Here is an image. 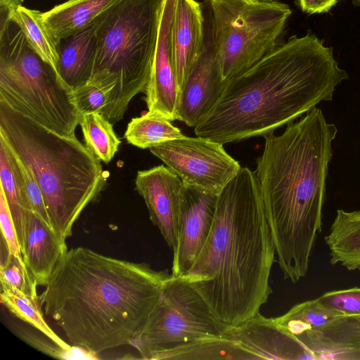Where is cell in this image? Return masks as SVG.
Here are the masks:
<instances>
[{"instance_id":"6da1fadb","label":"cell","mask_w":360,"mask_h":360,"mask_svg":"<svg viewBox=\"0 0 360 360\" xmlns=\"http://www.w3.org/2000/svg\"><path fill=\"white\" fill-rule=\"evenodd\" d=\"M170 276L79 247L59 259L39 301L70 345L98 354L140 335Z\"/></svg>"},{"instance_id":"7a4b0ae2","label":"cell","mask_w":360,"mask_h":360,"mask_svg":"<svg viewBox=\"0 0 360 360\" xmlns=\"http://www.w3.org/2000/svg\"><path fill=\"white\" fill-rule=\"evenodd\" d=\"M348 78L333 49L313 34L291 37L228 80L219 100L194 128L197 136L221 144L264 136L331 101Z\"/></svg>"},{"instance_id":"3957f363","label":"cell","mask_w":360,"mask_h":360,"mask_svg":"<svg viewBox=\"0 0 360 360\" xmlns=\"http://www.w3.org/2000/svg\"><path fill=\"white\" fill-rule=\"evenodd\" d=\"M276 250L255 172L241 167L218 195L212 226L191 268L179 276L229 326L259 314L272 293Z\"/></svg>"},{"instance_id":"277c9868","label":"cell","mask_w":360,"mask_h":360,"mask_svg":"<svg viewBox=\"0 0 360 360\" xmlns=\"http://www.w3.org/2000/svg\"><path fill=\"white\" fill-rule=\"evenodd\" d=\"M338 133L316 107L285 131L264 136L255 171L285 279L304 277L322 230L328 163Z\"/></svg>"},{"instance_id":"5b68a950","label":"cell","mask_w":360,"mask_h":360,"mask_svg":"<svg viewBox=\"0 0 360 360\" xmlns=\"http://www.w3.org/2000/svg\"><path fill=\"white\" fill-rule=\"evenodd\" d=\"M0 136L35 177L52 226L63 240L106 179L101 160L76 136L60 135L0 101Z\"/></svg>"},{"instance_id":"8992f818","label":"cell","mask_w":360,"mask_h":360,"mask_svg":"<svg viewBox=\"0 0 360 360\" xmlns=\"http://www.w3.org/2000/svg\"><path fill=\"white\" fill-rule=\"evenodd\" d=\"M165 0H117L96 20V53L90 79L113 82L103 115L120 121L131 99L145 93L158 46Z\"/></svg>"},{"instance_id":"52a82bcc","label":"cell","mask_w":360,"mask_h":360,"mask_svg":"<svg viewBox=\"0 0 360 360\" xmlns=\"http://www.w3.org/2000/svg\"><path fill=\"white\" fill-rule=\"evenodd\" d=\"M0 101L60 135L82 118L73 90L33 50L9 15H0Z\"/></svg>"},{"instance_id":"ba28073f","label":"cell","mask_w":360,"mask_h":360,"mask_svg":"<svg viewBox=\"0 0 360 360\" xmlns=\"http://www.w3.org/2000/svg\"><path fill=\"white\" fill-rule=\"evenodd\" d=\"M207 1L213 44L226 80L245 71L277 46L292 13L288 5L276 1Z\"/></svg>"},{"instance_id":"9c48e42d","label":"cell","mask_w":360,"mask_h":360,"mask_svg":"<svg viewBox=\"0 0 360 360\" xmlns=\"http://www.w3.org/2000/svg\"><path fill=\"white\" fill-rule=\"evenodd\" d=\"M230 326L210 311L200 295L186 281L172 275L140 335L129 345L143 359L198 339L221 336Z\"/></svg>"},{"instance_id":"30bf717a","label":"cell","mask_w":360,"mask_h":360,"mask_svg":"<svg viewBox=\"0 0 360 360\" xmlns=\"http://www.w3.org/2000/svg\"><path fill=\"white\" fill-rule=\"evenodd\" d=\"M149 150L180 178L184 186L217 195L241 169L223 144L199 136H184Z\"/></svg>"},{"instance_id":"8fae6325","label":"cell","mask_w":360,"mask_h":360,"mask_svg":"<svg viewBox=\"0 0 360 360\" xmlns=\"http://www.w3.org/2000/svg\"><path fill=\"white\" fill-rule=\"evenodd\" d=\"M136 189L143 198L151 221L172 250L177 243L184 185L180 178L163 165L139 171Z\"/></svg>"},{"instance_id":"7c38bea8","label":"cell","mask_w":360,"mask_h":360,"mask_svg":"<svg viewBox=\"0 0 360 360\" xmlns=\"http://www.w3.org/2000/svg\"><path fill=\"white\" fill-rule=\"evenodd\" d=\"M218 195L184 186L172 275L181 276L193 266L210 234Z\"/></svg>"},{"instance_id":"4fadbf2b","label":"cell","mask_w":360,"mask_h":360,"mask_svg":"<svg viewBox=\"0 0 360 360\" xmlns=\"http://www.w3.org/2000/svg\"><path fill=\"white\" fill-rule=\"evenodd\" d=\"M207 28L203 52L181 95L178 120L194 128L214 108L228 82L217 58L210 26Z\"/></svg>"},{"instance_id":"5bb4252c","label":"cell","mask_w":360,"mask_h":360,"mask_svg":"<svg viewBox=\"0 0 360 360\" xmlns=\"http://www.w3.org/2000/svg\"><path fill=\"white\" fill-rule=\"evenodd\" d=\"M176 0H165L155 60L145 94L148 111L170 121L179 118L181 91L176 77L172 49V30Z\"/></svg>"},{"instance_id":"9a60e30c","label":"cell","mask_w":360,"mask_h":360,"mask_svg":"<svg viewBox=\"0 0 360 360\" xmlns=\"http://www.w3.org/2000/svg\"><path fill=\"white\" fill-rule=\"evenodd\" d=\"M226 333L251 359H316L300 341L281 330L274 318L260 313L238 326H231Z\"/></svg>"},{"instance_id":"2e32d148","label":"cell","mask_w":360,"mask_h":360,"mask_svg":"<svg viewBox=\"0 0 360 360\" xmlns=\"http://www.w3.org/2000/svg\"><path fill=\"white\" fill-rule=\"evenodd\" d=\"M205 44L200 4L195 0H176L172 30L174 72L181 92Z\"/></svg>"},{"instance_id":"e0dca14e","label":"cell","mask_w":360,"mask_h":360,"mask_svg":"<svg viewBox=\"0 0 360 360\" xmlns=\"http://www.w3.org/2000/svg\"><path fill=\"white\" fill-rule=\"evenodd\" d=\"M65 240L33 212L27 210L21 252L23 261L39 285H45L61 257Z\"/></svg>"},{"instance_id":"ac0fdd59","label":"cell","mask_w":360,"mask_h":360,"mask_svg":"<svg viewBox=\"0 0 360 360\" xmlns=\"http://www.w3.org/2000/svg\"><path fill=\"white\" fill-rule=\"evenodd\" d=\"M297 340L316 359L360 360V315L338 316Z\"/></svg>"},{"instance_id":"d6986e66","label":"cell","mask_w":360,"mask_h":360,"mask_svg":"<svg viewBox=\"0 0 360 360\" xmlns=\"http://www.w3.org/2000/svg\"><path fill=\"white\" fill-rule=\"evenodd\" d=\"M58 73L72 90L91 77L96 53V20L84 31L62 40L58 44Z\"/></svg>"},{"instance_id":"ffe728a7","label":"cell","mask_w":360,"mask_h":360,"mask_svg":"<svg viewBox=\"0 0 360 360\" xmlns=\"http://www.w3.org/2000/svg\"><path fill=\"white\" fill-rule=\"evenodd\" d=\"M117 0H68L42 13L44 23L58 45L89 27Z\"/></svg>"},{"instance_id":"44dd1931","label":"cell","mask_w":360,"mask_h":360,"mask_svg":"<svg viewBox=\"0 0 360 360\" xmlns=\"http://www.w3.org/2000/svg\"><path fill=\"white\" fill-rule=\"evenodd\" d=\"M324 240L332 265L360 271V210H338Z\"/></svg>"},{"instance_id":"7402d4cb","label":"cell","mask_w":360,"mask_h":360,"mask_svg":"<svg viewBox=\"0 0 360 360\" xmlns=\"http://www.w3.org/2000/svg\"><path fill=\"white\" fill-rule=\"evenodd\" d=\"M0 188L6 197L20 245L23 240L24 220L30 211L25 181L18 160L5 140L0 136Z\"/></svg>"},{"instance_id":"603a6c76","label":"cell","mask_w":360,"mask_h":360,"mask_svg":"<svg viewBox=\"0 0 360 360\" xmlns=\"http://www.w3.org/2000/svg\"><path fill=\"white\" fill-rule=\"evenodd\" d=\"M160 359L245 360L251 359V357L226 332L221 336L198 339L175 347L158 354L154 358V360Z\"/></svg>"},{"instance_id":"cb8c5ba5","label":"cell","mask_w":360,"mask_h":360,"mask_svg":"<svg viewBox=\"0 0 360 360\" xmlns=\"http://www.w3.org/2000/svg\"><path fill=\"white\" fill-rule=\"evenodd\" d=\"M42 13L20 5L12 10L10 18L22 31L33 50L59 75L58 45L46 29Z\"/></svg>"},{"instance_id":"d4e9b609","label":"cell","mask_w":360,"mask_h":360,"mask_svg":"<svg viewBox=\"0 0 360 360\" xmlns=\"http://www.w3.org/2000/svg\"><path fill=\"white\" fill-rule=\"evenodd\" d=\"M184 136L169 120L151 111L132 118L124 134V138L129 143L142 149H149Z\"/></svg>"},{"instance_id":"484cf974","label":"cell","mask_w":360,"mask_h":360,"mask_svg":"<svg viewBox=\"0 0 360 360\" xmlns=\"http://www.w3.org/2000/svg\"><path fill=\"white\" fill-rule=\"evenodd\" d=\"M338 316L340 315L324 307L316 298L294 305L274 320L281 330L297 340L308 331L325 325Z\"/></svg>"},{"instance_id":"4316f807","label":"cell","mask_w":360,"mask_h":360,"mask_svg":"<svg viewBox=\"0 0 360 360\" xmlns=\"http://www.w3.org/2000/svg\"><path fill=\"white\" fill-rule=\"evenodd\" d=\"M1 302L11 313L31 325L60 347L69 349L71 347L47 324L39 298H34L15 288L1 285Z\"/></svg>"},{"instance_id":"83f0119b","label":"cell","mask_w":360,"mask_h":360,"mask_svg":"<svg viewBox=\"0 0 360 360\" xmlns=\"http://www.w3.org/2000/svg\"><path fill=\"white\" fill-rule=\"evenodd\" d=\"M112 124L98 112L83 114L79 122L85 145L105 164L112 160L120 144Z\"/></svg>"},{"instance_id":"f1b7e54d","label":"cell","mask_w":360,"mask_h":360,"mask_svg":"<svg viewBox=\"0 0 360 360\" xmlns=\"http://www.w3.org/2000/svg\"><path fill=\"white\" fill-rule=\"evenodd\" d=\"M0 280L2 285L15 288L34 298H39L37 292L38 284L24 261L8 253L2 244Z\"/></svg>"},{"instance_id":"f546056e","label":"cell","mask_w":360,"mask_h":360,"mask_svg":"<svg viewBox=\"0 0 360 360\" xmlns=\"http://www.w3.org/2000/svg\"><path fill=\"white\" fill-rule=\"evenodd\" d=\"M115 86V83L89 79L73 89L75 102L81 115L93 112L103 114Z\"/></svg>"},{"instance_id":"4dcf8cb0","label":"cell","mask_w":360,"mask_h":360,"mask_svg":"<svg viewBox=\"0 0 360 360\" xmlns=\"http://www.w3.org/2000/svg\"><path fill=\"white\" fill-rule=\"evenodd\" d=\"M318 300L324 307L340 316L360 315V288L326 292Z\"/></svg>"},{"instance_id":"1f68e13d","label":"cell","mask_w":360,"mask_h":360,"mask_svg":"<svg viewBox=\"0 0 360 360\" xmlns=\"http://www.w3.org/2000/svg\"><path fill=\"white\" fill-rule=\"evenodd\" d=\"M15 157L24 178L25 191L30 211L37 214L46 225L53 229L43 193L35 177L26 165L23 164L16 155Z\"/></svg>"},{"instance_id":"d6a6232c","label":"cell","mask_w":360,"mask_h":360,"mask_svg":"<svg viewBox=\"0 0 360 360\" xmlns=\"http://www.w3.org/2000/svg\"><path fill=\"white\" fill-rule=\"evenodd\" d=\"M0 224L1 243L8 253L23 260L20 245L9 207L2 189L0 188Z\"/></svg>"},{"instance_id":"836d02e7","label":"cell","mask_w":360,"mask_h":360,"mask_svg":"<svg viewBox=\"0 0 360 360\" xmlns=\"http://www.w3.org/2000/svg\"><path fill=\"white\" fill-rule=\"evenodd\" d=\"M339 0H297L302 11L309 13L328 12Z\"/></svg>"},{"instance_id":"e575fe53","label":"cell","mask_w":360,"mask_h":360,"mask_svg":"<svg viewBox=\"0 0 360 360\" xmlns=\"http://www.w3.org/2000/svg\"><path fill=\"white\" fill-rule=\"evenodd\" d=\"M243 1H246L248 3H257V2H258L256 0H243Z\"/></svg>"},{"instance_id":"d590c367","label":"cell","mask_w":360,"mask_h":360,"mask_svg":"<svg viewBox=\"0 0 360 360\" xmlns=\"http://www.w3.org/2000/svg\"><path fill=\"white\" fill-rule=\"evenodd\" d=\"M354 3L356 5H359V6H360V0H354Z\"/></svg>"},{"instance_id":"8d00e7d4","label":"cell","mask_w":360,"mask_h":360,"mask_svg":"<svg viewBox=\"0 0 360 360\" xmlns=\"http://www.w3.org/2000/svg\"><path fill=\"white\" fill-rule=\"evenodd\" d=\"M257 1H276V0H256Z\"/></svg>"}]
</instances>
